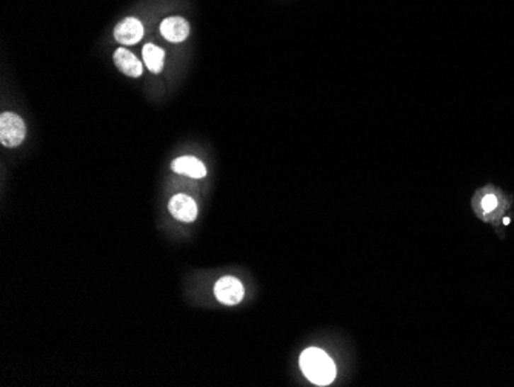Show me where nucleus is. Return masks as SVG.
<instances>
[{
	"label": "nucleus",
	"instance_id": "nucleus-1",
	"mask_svg": "<svg viewBox=\"0 0 514 387\" xmlns=\"http://www.w3.org/2000/svg\"><path fill=\"white\" fill-rule=\"evenodd\" d=\"M300 369L309 381L317 386H328L336 378L333 359L322 349L309 347L300 355Z\"/></svg>",
	"mask_w": 514,
	"mask_h": 387
},
{
	"label": "nucleus",
	"instance_id": "nucleus-2",
	"mask_svg": "<svg viewBox=\"0 0 514 387\" xmlns=\"http://www.w3.org/2000/svg\"><path fill=\"white\" fill-rule=\"evenodd\" d=\"M26 128L22 118L14 113H4L0 118V142L5 147H17L23 142Z\"/></svg>",
	"mask_w": 514,
	"mask_h": 387
},
{
	"label": "nucleus",
	"instance_id": "nucleus-3",
	"mask_svg": "<svg viewBox=\"0 0 514 387\" xmlns=\"http://www.w3.org/2000/svg\"><path fill=\"white\" fill-rule=\"evenodd\" d=\"M215 295L225 305H236L244 300L245 288L241 281L234 276L220 278L215 286Z\"/></svg>",
	"mask_w": 514,
	"mask_h": 387
},
{
	"label": "nucleus",
	"instance_id": "nucleus-4",
	"mask_svg": "<svg viewBox=\"0 0 514 387\" xmlns=\"http://www.w3.org/2000/svg\"><path fill=\"white\" fill-rule=\"evenodd\" d=\"M114 38L123 45H135L144 38V25L136 17H127L114 28Z\"/></svg>",
	"mask_w": 514,
	"mask_h": 387
},
{
	"label": "nucleus",
	"instance_id": "nucleus-5",
	"mask_svg": "<svg viewBox=\"0 0 514 387\" xmlns=\"http://www.w3.org/2000/svg\"><path fill=\"white\" fill-rule=\"evenodd\" d=\"M171 215L182 223H193L198 218V206L193 198L187 195H176L170 201Z\"/></svg>",
	"mask_w": 514,
	"mask_h": 387
},
{
	"label": "nucleus",
	"instance_id": "nucleus-6",
	"mask_svg": "<svg viewBox=\"0 0 514 387\" xmlns=\"http://www.w3.org/2000/svg\"><path fill=\"white\" fill-rule=\"evenodd\" d=\"M162 36L170 42H182L188 38L190 34V25L183 19V17L174 16L168 17L161 25Z\"/></svg>",
	"mask_w": 514,
	"mask_h": 387
},
{
	"label": "nucleus",
	"instance_id": "nucleus-7",
	"mask_svg": "<svg viewBox=\"0 0 514 387\" xmlns=\"http://www.w3.org/2000/svg\"><path fill=\"white\" fill-rule=\"evenodd\" d=\"M171 170L179 174L190 176V178H194V179H200L207 176L205 165L193 156L177 157V159H174L171 164Z\"/></svg>",
	"mask_w": 514,
	"mask_h": 387
},
{
	"label": "nucleus",
	"instance_id": "nucleus-8",
	"mask_svg": "<svg viewBox=\"0 0 514 387\" xmlns=\"http://www.w3.org/2000/svg\"><path fill=\"white\" fill-rule=\"evenodd\" d=\"M114 64L123 74L130 77H139L142 74V69H144L140 60L125 48H119L114 52Z\"/></svg>",
	"mask_w": 514,
	"mask_h": 387
},
{
	"label": "nucleus",
	"instance_id": "nucleus-9",
	"mask_svg": "<svg viewBox=\"0 0 514 387\" xmlns=\"http://www.w3.org/2000/svg\"><path fill=\"white\" fill-rule=\"evenodd\" d=\"M142 55H144L145 65L149 72L156 74L162 72L165 60V51L162 48L156 47L154 43H147L144 47V51H142Z\"/></svg>",
	"mask_w": 514,
	"mask_h": 387
},
{
	"label": "nucleus",
	"instance_id": "nucleus-10",
	"mask_svg": "<svg viewBox=\"0 0 514 387\" xmlns=\"http://www.w3.org/2000/svg\"><path fill=\"white\" fill-rule=\"evenodd\" d=\"M498 206H499V201H498V196H496V195H485L482 198L481 207L484 210V213L494 212V210L498 208Z\"/></svg>",
	"mask_w": 514,
	"mask_h": 387
}]
</instances>
